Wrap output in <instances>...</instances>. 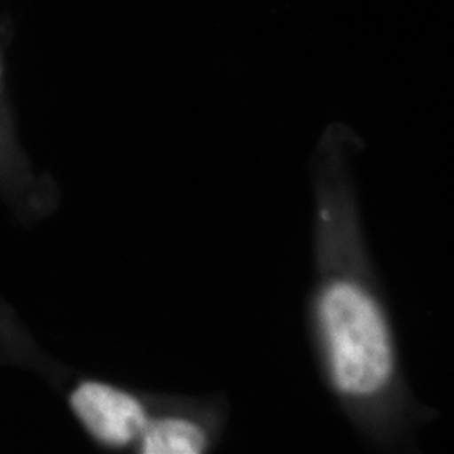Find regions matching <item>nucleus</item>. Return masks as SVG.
Here are the masks:
<instances>
[{"mask_svg": "<svg viewBox=\"0 0 454 454\" xmlns=\"http://www.w3.org/2000/svg\"><path fill=\"white\" fill-rule=\"evenodd\" d=\"M313 326L326 380L347 406L379 404L399 380L389 315L364 262L343 260L324 229Z\"/></svg>", "mask_w": 454, "mask_h": 454, "instance_id": "f257e3e1", "label": "nucleus"}, {"mask_svg": "<svg viewBox=\"0 0 454 454\" xmlns=\"http://www.w3.org/2000/svg\"><path fill=\"white\" fill-rule=\"evenodd\" d=\"M71 407L88 433L112 448H123L138 441L150 419L135 395L93 380L82 382L74 389Z\"/></svg>", "mask_w": 454, "mask_h": 454, "instance_id": "f03ea898", "label": "nucleus"}, {"mask_svg": "<svg viewBox=\"0 0 454 454\" xmlns=\"http://www.w3.org/2000/svg\"><path fill=\"white\" fill-rule=\"evenodd\" d=\"M211 426L194 414H167L150 418L138 438L144 454H202L212 446Z\"/></svg>", "mask_w": 454, "mask_h": 454, "instance_id": "7ed1b4c3", "label": "nucleus"}]
</instances>
